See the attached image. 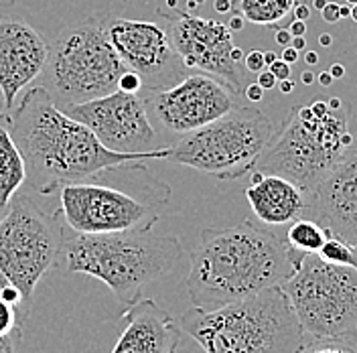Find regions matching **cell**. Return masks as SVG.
Returning <instances> with one entry per match:
<instances>
[{
  "instance_id": "obj_10",
  "label": "cell",
  "mask_w": 357,
  "mask_h": 353,
  "mask_svg": "<svg viewBox=\"0 0 357 353\" xmlns=\"http://www.w3.org/2000/svg\"><path fill=\"white\" fill-rule=\"evenodd\" d=\"M162 205V199L138 197L91 179L63 185L59 195V213L77 234L153 230Z\"/></svg>"
},
{
  "instance_id": "obj_35",
  "label": "cell",
  "mask_w": 357,
  "mask_h": 353,
  "mask_svg": "<svg viewBox=\"0 0 357 353\" xmlns=\"http://www.w3.org/2000/svg\"><path fill=\"white\" fill-rule=\"evenodd\" d=\"M276 43L280 45V47H287L292 41V35H290L289 27H280V29H276V39H274Z\"/></svg>"
},
{
  "instance_id": "obj_22",
  "label": "cell",
  "mask_w": 357,
  "mask_h": 353,
  "mask_svg": "<svg viewBox=\"0 0 357 353\" xmlns=\"http://www.w3.org/2000/svg\"><path fill=\"white\" fill-rule=\"evenodd\" d=\"M317 256L329 264L339 266H349L357 270V246L354 243L343 242L339 238H335L329 234V238L325 240V243L321 246V250L317 252Z\"/></svg>"
},
{
  "instance_id": "obj_46",
  "label": "cell",
  "mask_w": 357,
  "mask_h": 353,
  "mask_svg": "<svg viewBox=\"0 0 357 353\" xmlns=\"http://www.w3.org/2000/svg\"><path fill=\"white\" fill-rule=\"evenodd\" d=\"M341 147H343V149H351V147H354V136H351L349 130L341 134Z\"/></svg>"
},
{
  "instance_id": "obj_42",
  "label": "cell",
  "mask_w": 357,
  "mask_h": 353,
  "mask_svg": "<svg viewBox=\"0 0 357 353\" xmlns=\"http://www.w3.org/2000/svg\"><path fill=\"white\" fill-rule=\"evenodd\" d=\"M290 47H294V49L301 53V51H305V49H307V39H305V37H292Z\"/></svg>"
},
{
  "instance_id": "obj_33",
  "label": "cell",
  "mask_w": 357,
  "mask_h": 353,
  "mask_svg": "<svg viewBox=\"0 0 357 353\" xmlns=\"http://www.w3.org/2000/svg\"><path fill=\"white\" fill-rule=\"evenodd\" d=\"M244 96L252 102V104H258V102H262V98H264V89L260 88L258 84H248L244 89Z\"/></svg>"
},
{
  "instance_id": "obj_43",
  "label": "cell",
  "mask_w": 357,
  "mask_h": 353,
  "mask_svg": "<svg viewBox=\"0 0 357 353\" xmlns=\"http://www.w3.org/2000/svg\"><path fill=\"white\" fill-rule=\"evenodd\" d=\"M305 63H307V66H309V67L317 66V63H319V53H317V51H311V49H309V51L305 53Z\"/></svg>"
},
{
  "instance_id": "obj_38",
  "label": "cell",
  "mask_w": 357,
  "mask_h": 353,
  "mask_svg": "<svg viewBox=\"0 0 357 353\" xmlns=\"http://www.w3.org/2000/svg\"><path fill=\"white\" fill-rule=\"evenodd\" d=\"M213 8L220 15H227L234 10V0H213Z\"/></svg>"
},
{
  "instance_id": "obj_3",
  "label": "cell",
  "mask_w": 357,
  "mask_h": 353,
  "mask_svg": "<svg viewBox=\"0 0 357 353\" xmlns=\"http://www.w3.org/2000/svg\"><path fill=\"white\" fill-rule=\"evenodd\" d=\"M178 325L205 353H296L305 341L282 287L218 309L193 307Z\"/></svg>"
},
{
  "instance_id": "obj_24",
  "label": "cell",
  "mask_w": 357,
  "mask_h": 353,
  "mask_svg": "<svg viewBox=\"0 0 357 353\" xmlns=\"http://www.w3.org/2000/svg\"><path fill=\"white\" fill-rule=\"evenodd\" d=\"M13 333H22L21 307L6 303L0 299V337L13 335Z\"/></svg>"
},
{
  "instance_id": "obj_12",
  "label": "cell",
  "mask_w": 357,
  "mask_h": 353,
  "mask_svg": "<svg viewBox=\"0 0 357 353\" xmlns=\"http://www.w3.org/2000/svg\"><path fill=\"white\" fill-rule=\"evenodd\" d=\"M158 17L169 21V37L187 69H199L218 77L231 91L242 96L245 89V67L231 59L234 37L225 22L195 17L183 8H158Z\"/></svg>"
},
{
  "instance_id": "obj_36",
  "label": "cell",
  "mask_w": 357,
  "mask_h": 353,
  "mask_svg": "<svg viewBox=\"0 0 357 353\" xmlns=\"http://www.w3.org/2000/svg\"><path fill=\"white\" fill-rule=\"evenodd\" d=\"M282 49H284V51H282V55H280V59H282V61H287L289 66H292V63H296V61H298V55H301V53H298L294 47L287 45V47H282Z\"/></svg>"
},
{
  "instance_id": "obj_16",
  "label": "cell",
  "mask_w": 357,
  "mask_h": 353,
  "mask_svg": "<svg viewBox=\"0 0 357 353\" xmlns=\"http://www.w3.org/2000/svg\"><path fill=\"white\" fill-rule=\"evenodd\" d=\"M307 213L331 236L357 246V149L345 151L317 183Z\"/></svg>"
},
{
  "instance_id": "obj_44",
  "label": "cell",
  "mask_w": 357,
  "mask_h": 353,
  "mask_svg": "<svg viewBox=\"0 0 357 353\" xmlns=\"http://www.w3.org/2000/svg\"><path fill=\"white\" fill-rule=\"evenodd\" d=\"M329 73L333 75V80H341L345 75V67L341 66V63H335V66L329 67Z\"/></svg>"
},
{
  "instance_id": "obj_2",
  "label": "cell",
  "mask_w": 357,
  "mask_h": 353,
  "mask_svg": "<svg viewBox=\"0 0 357 353\" xmlns=\"http://www.w3.org/2000/svg\"><path fill=\"white\" fill-rule=\"evenodd\" d=\"M303 258L287 240L250 220L205 227L199 246L189 254L185 288L195 307L218 309L284 285Z\"/></svg>"
},
{
  "instance_id": "obj_39",
  "label": "cell",
  "mask_w": 357,
  "mask_h": 353,
  "mask_svg": "<svg viewBox=\"0 0 357 353\" xmlns=\"http://www.w3.org/2000/svg\"><path fill=\"white\" fill-rule=\"evenodd\" d=\"M244 17H242V15H240V13H236V15H231V17H229V21H227V29H229V31H231V33H234V31H242V29H244Z\"/></svg>"
},
{
  "instance_id": "obj_9",
  "label": "cell",
  "mask_w": 357,
  "mask_h": 353,
  "mask_svg": "<svg viewBox=\"0 0 357 353\" xmlns=\"http://www.w3.org/2000/svg\"><path fill=\"white\" fill-rule=\"evenodd\" d=\"M347 122L349 110L343 106L329 110L323 118L312 116L311 120H303L296 106H292L254 169L264 175L287 176L311 195L317 183L347 151L341 147V134L347 133Z\"/></svg>"
},
{
  "instance_id": "obj_53",
  "label": "cell",
  "mask_w": 357,
  "mask_h": 353,
  "mask_svg": "<svg viewBox=\"0 0 357 353\" xmlns=\"http://www.w3.org/2000/svg\"><path fill=\"white\" fill-rule=\"evenodd\" d=\"M17 0H0V6H13Z\"/></svg>"
},
{
  "instance_id": "obj_30",
  "label": "cell",
  "mask_w": 357,
  "mask_h": 353,
  "mask_svg": "<svg viewBox=\"0 0 357 353\" xmlns=\"http://www.w3.org/2000/svg\"><path fill=\"white\" fill-rule=\"evenodd\" d=\"M321 17H323V21L329 22V24H335V22L341 21V17H339V4L337 2H327L325 8L321 10Z\"/></svg>"
},
{
  "instance_id": "obj_25",
  "label": "cell",
  "mask_w": 357,
  "mask_h": 353,
  "mask_svg": "<svg viewBox=\"0 0 357 353\" xmlns=\"http://www.w3.org/2000/svg\"><path fill=\"white\" fill-rule=\"evenodd\" d=\"M0 299H4L6 303H10V305H17V307H21L22 303V294L19 288L15 287L2 272H0Z\"/></svg>"
},
{
  "instance_id": "obj_8",
  "label": "cell",
  "mask_w": 357,
  "mask_h": 353,
  "mask_svg": "<svg viewBox=\"0 0 357 353\" xmlns=\"http://www.w3.org/2000/svg\"><path fill=\"white\" fill-rule=\"evenodd\" d=\"M66 240L59 211L31 195H15L0 220V272L21 290L24 305L45 274L57 264Z\"/></svg>"
},
{
  "instance_id": "obj_6",
  "label": "cell",
  "mask_w": 357,
  "mask_h": 353,
  "mask_svg": "<svg viewBox=\"0 0 357 353\" xmlns=\"http://www.w3.org/2000/svg\"><path fill=\"white\" fill-rule=\"evenodd\" d=\"M276 134L274 122L256 106H236L222 118L187 133L169 147L167 158L175 165L236 181L252 173L258 158Z\"/></svg>"
},
{
  "instance_id": "obj_54",
  "label": "cell",
  "mask_w": 357,
  "mask_h": 353,
  "mask_svg": "<svg viewBox=\"0 0 357 353\" xmlns=\"http://www.w3.org/2000/svg\"><path fill=\"white\" fill-rule=\"evenodd\" d=\"M351 19L357 22V4H354V6H351Z\"/></svg>"
},
{
  "instance_id": "obj_29",
  "label": "cell",
  "mask_w": 357,
  "mask_h": 353,
  "mask_svg": "<svg viewBox=\"0 0 357 353\" xmlns=\"http://www.w3.org/2000/svg\"><path fill=\"white\" fill-rule=\"evenodd\" d=\"M268 69L274 73V77L278 80V82H282V80H289L290 77V66L287 61H282L280 57L272 63V66H268Z\"/></svg>"
},
{
  "instance_id": "obj_21",
  "label": "cell",
  "mask_w": 357,
  "mask_h": 353,
  "mask_svg": "<svg viewBox=\"0 0 357 353\" xmlns=\"http://www.w3.org/2000/svg\"><path fill=\"white\" fill-rule=\"evenodd\" d=\"M327 238H329V232L319 221L311 220V218H298L292 221L284 240L294 252L317 254Z\"/></svg>"
},
{
  "instance_id": "obj_15",
  "label": "cell",
  "mask_w": 357,
  "mask_h": 353,
  "mask_svg": "<svg viewBox=\"0 0 357 353\" xmlns=\"http://www.w3.org/2000/svg\"><path fill=\"white\" fill-rule=\"evenodd\" d=\"M49 57L43 33L19 15H0V91L10 112L22 89L37 82Z\"/></svg>"
},
{
  "instance_id": "obj_48",
  "label": "cell",
  "mask_w": 357,
  "mask_h": 353,
  "mask_svg": "<svg viewBox=\"0 0 357 353\" xmlns=\"http://www.w3.org/2000/svg\"><path fill=\"white\" fill-rule=\"evenodd\" d=\"M276 59H278V53H274V51H266V53H264V63H266V67L272 66Z\"/></svg>"
},
{
  "instance_id": "obj_41",
  "label": "cell",
  "mask_w": 357,
  "mask_h": 353,
  "mask_svg": "<svg viewBox=\"0 0 357 353\" xmlns=\"http://www.w3.org/2000/svg\"><path fill=\"white\" fill-rule=\"evenodd\" d=\"M314 80H317L314 71H311V69H307V71H301V82H303L305 86H311V84H314Z\"/></svg>"
},
{
  "instance_id": "obj_51",
  "label": "cell",
  "mask_w": 357,
  "mask_h": 353,
  "mask_svg": "<svg viewBox=\"0 0 357 353\" xmlns=\"http://www.w3.org/2000/svg\"><path fill=\"white\" fill-rule=\"evenodd\" d=\"M327 2H329V0H312V8L321 13V10L325 8V4H327Z\"/></svg>"
},
{
  "instance_id": "obj_32",
  "label": "cell",
  "mask_w": 357,
  "mask_h": 353,
  "mask_svg": "<svg viewBox=\"0 0 357 353\" xmlns=\"http://www.w3.org/2000/svg\"><path fill=\"white\" fill-rule=\"evenodd\" d=\"M292 15H294L296 21H307V19L311 17V6H309L305 0H294Z\"/></svg>"
},
{
  "instance_id": "obj_17",
  "label": "cell",
  "mask_w": 357,
  "mask_h": 353,
  "mask_svg": "<svg viewBox=\"0 0 357 353\" xmlns=\"http://www.w3.org/2000/svg\"><path fill=\"white\" fill-rule=\"evenodd\" d=\"M124 329L112 353H177L183 329L153 299H138L122 315Z\"/></svg>"
},
{
  "instance_id": "obj_34",
  "label": "cell",
  "mask_w": 357,
  "mask_h": 353,
  "mask_svg": "<svg viewBox=\"0 0 357 353\" xmlns=\"http://www.w3.org/2000/svg\"><path fill=\"white\" fill-rule=\"evenodd\" d=\"M289 31L292 37H305L307 35V22L305 21H294L289 24Z\"/></svg>"
},
{
  "instance_id": "obj_59",
  "label": "cell",
  "mask_w": 357,
  "mask_h": 353,
  "mask_svg": "<svg viewBox=\"0 0 357 353\" xmlns=\"http://www.w3.org/2000/svg\"><path fill=\"white\" fill-rule=\"evenodd\" d=\"M178 2H183V4H185V0H178Z\"/></svg>"
},
{
  "instance_id": "obj_57",
  "label": "cell",
  "mask_w": 357,
  "mask_h": 353,
  "mask_svg": "<svg viewBox=\"0 0 357 353\" xmlns=\"http://www.w3.org/2000/svg\"><path fill=\"white\" fill-rule=\"evenodd\" d=\"M195 2H197V4H199V6H201V4H203V2H205V0H195Z\"/></svg>"
},
{
  "instance_id": "obj_7",
  "label": "cell",
  "mask_w": 357,
  "mask_h": 353,
  "mask_svg": "<svg viewBox=\"0 0 357 353\" xmlns=\"http://www.w3.org/2000/svg\"><path fill=\"white\" fill-rule=\"evenodd\" d=\"M305 337H357V270L329 264L317 254L303 262L284 285Z\"/></svg>"
},
{
  "instance_id": "obj_52",
  "label": "cell",
  "mask_w": 357,
  "mask_h": 353,
  "mask_svg": "<svg viewBox=\"0 0 357 353\" xmlns=\"http://www.w3.org/2000/svg\"><path fill=\"white\" fill-rule=\"evenodd\" d=\"M114 4H120V6H126V4H130L132 0H112Z\"/></svg>"
},
{
  "instance_id": "obj_40",
  "label": "cell",
  "mask_w": 357,
  "mask_h": 353,
  "mask_svg": "<svg viewBox=\"0 0 357 353\" xmlns=\"http://www.w3.org/2000/svg\"><path fill=\"white\" fill-rule=\"evenodd\" d=\"M317 80H319V84L323 86V88H329L331 84H333V75L329 73V71H321L319 75H317Z\"/></svg>"
},
{
  "instance_id": "obj_20",
  "label": "cell",
  "mask_w": 357,
  "mask_h": 353,
  "mask_svg": "<svg viewBox=\"0 0 357 353\" xmlns=\"http://www.w3.org/2000/svg\"><path fill=\"white\" fill-rule=\"evenodd\" d=\"M294 0H238L236 10L245 21L264 27H276L292 13Z\"/></svg>"
},
{
  "instance_id": "obj_55",
  "label": "cell",
  "mask_w": 357,
  "mask_h": 353,
  "mask_svg": "<svg viewBox=\"0 0 357 353\" xmlns=\"http://www.w3.org/2000/svg\"><path fill=\"white\" fill-rule=\"evenodd\" d=\"M2 110H6V108H4V98H2V91H0V112Z\"/></svg>"
},
{
  "instance_id": "obj_26",
  "label": "cell",
  "mask_w": 357,
  "mask_h": 353,
  "mask_svg": "<svg viewBox=\"0 0 357 353\" xmlns=\"http://www.w3.org/2000/svg\"><path fill=\"white\" fill-rule=\"evenodd\" d=\"M118 89H120V91H126V93H140V91L144 89V84H142V80H140L138 73L126 69V71L122 73L120 82H118Z\"/></svg>"
},
{
  "instance_id": "obj_56",
  "label": "cell",
  "mask_w": 357,
  "mask_h": 353,
  "mask_svg": "<svg viewBox=\"0 0 357 353\" xmlns=\"http://www.w3.org/2000/svg\"><path fill=\"white\" fill-rule=\"evenodd\" d=\"M345 4H349V6H354V4H357V0H345Z\"/></svg>"
},
{
  "instance_id": "obj_18",
  "label": "cell",
  "mask_w": 357,
  "mask_h": 353,
  "mask_svg": "<svg viewBox=\"0 0 357 353\" xmlns=\"http://www.w3.org/2000/svg\"><path fill=\"white\" fill-rule=\"evenodd\" d=\"M245 199L254 216L266 225H287L303 218L309 207V195L290 179L264 175L256 185L245 189Z\"/></svg>"
},
{
  "instance_id": "obj_45",
  "label": "cell",
  "mask_w": 357,
  "mask_h": 353,
  "mask_svg": "<svg viewBox=\"0 0 357 353\" xmlns=\"http://www.w3.org/2000/svg\"><path fill=\"white\" fill-rule=\"evenodd\" d=\"M276 88L280 89L282 93H292V89H294V82L292 80H282V82H278V86Z\"/></svg>"
},
{
  "instance_id": "obj_47",
  "label": "cell",
  "mask_w": 357,
  "mask_h": 353,
  "mask_svg": "<svg viewBox=\"0 0 357 353\" xmlns=\"http://www.w3.org/2000/svg\"><path fill=\"white\" fill-rule=\"evenodd\" d=\"M339 17L341 19H351V6L349 4H339Z\"/></svg>"
},
{
  "instance_id": "obj_13",
  "label": "cell",
  "mask_w": 357,
  "mask_h": 353,
  "mask_svg": "<svg viewBox=\"0 0 357 353\" xmlns=\"http://www.w3.org/2000/svg\"><path fill=\"white\" fill-rule=\"evenodd\" d=\"M104 29L122 63L140 75L151 93L171 88L185 77L187 67L160 24L104 15Z\"/></svg>"
},
{
  "instance_id": "obj_5",
  "label": "cell",
  "mask_w": 357,
  "mask_h": 353,
  "mask_svg": "<svg viewBox=\"0 0 357 353\" xmlns=\"http://www.w3.org/2000/svg\"><path fill=\"white\" fill-rule=\"evenodd\" d=\"M126 69L106 35L104 15H93L55 35L39 86L66 110L118 89Z\"/></svg>"
},
{
  "instance_id": "obj_49",
  "label": "cell",
  "mask_w": 357,
  "mask_h": 353,
  "mask_svg": "<svg viewBox=\"0 0 357 353\" xmlns=\"http://www.w3.org/2000/svg\"><path fill=\"white\" fill-rule=\"evenodd\" d=\"M319 43L323 45V47H331V45H333V37H331L329 33H323V35L319 37Z\"/></svg>"
},
{
  "instance_id": "obj_23",
  "label": "cell",
  "mask_w": 357,
  "mask_h": 353,
  "mask_svg": "<svg viewBox=\"0 0 357 353\" xmlns=\"http://www.w3.org/2000/svg\"><path fill=\"white\" fill-rule=\"evenodd\" d=\"M296 353H357V343L341 337H311L309 341L305 337Z\"/></svg>"
},
{
  "instance_id": "obj_58",
  "label": "cell",
  "mask_w": 357,
  "mask_h": 353,
  "mask_svg": "<svg viewBox=\"0 0 357 353\" xmlns=\"http://www.w3.org/2000/svg\"><path fill=\"white\" fill-rule=\"evenodd\" d=\"M2 216H4V211H0V220H2Z\"/></svg>"
},
{
  "instance_id": "obj_14",
  "label": "cell",
  "mask_w": 357,
  "mask_h": 353,
  "mask_svg": "<svg viewBox=\"0 0 357 353\" xmlns=\"http://www.w3.org/2000/svg\"><path fill=\"white\" fill-rule=\"evenodd\" d=\"M238 93L207 73L185 75L178 84L146 98L156 120L177 134H187L236 108Z\"/></svg>"
},
{
  "instance_id": "obj_28",
  "label": "cell",
  "mask_w": 357,
  "mask_h": 353,
  "mask_svg": "<svg viewBox=\"0 0 357 353\" xmlns=\"http://www.w3.org/2000/svg\"><path fill=\"white\" fill-rule=\"evenodd\" d=\"M22 333H13L6 337H0V353H19Z\"/></svg>"
},
{
  "instance_id": "obj_19",
  "label": "cell",
  "mask_w": 357,
  "mask_h": 353,
  "mask_svg": "<svg viewBox=\"0 0 357 353\" xmlns=\"http://www.w3.org/2000/svg\"><path fill=\"white\" fill-rule=\"evenodd\" d=\"M26 181L21 151L8 128V110L0 112V211H6L10 199Z\"/></svg>"
},
{
  "instance_id": "obj_4",
  "label": "cell",
  "mask_w": 357,
  "mask_h": 353,
  "mask_svg": "<svg viewBox=\"0 0 357 353\" xmlns=\"http://www.w3.org/2000/svg\"><path fill=\"white\" fill-rule=\"evenodd\" d=\"M67 272L88 274L102 280L114 296L130 307L149 283L171 272L183 256L175 236H156L153 230H128L114 234H73L63 240Z\"/></svg>"
},
{
  "instance_id": "obj_50",
  "label": "cell",
  "mask_w": 357,
  "mask_h": 353,
  "mask_svg": "<svg viewBox=\"0 0 357 353\" xmlns=\"http://www.w3.org/2000/svg\"><path fill=\"white\" fill-rule=\"evenodd\" d=\"M341 106H343V102H341L339 98H331V100H329V108H331V110H339Z\"/></svg>"
},
{
  "instance_id": "obj_31",
  "label": "cell",
  "mask_w": 357,
  "mask_h": 353,
  "mask_svg": "<svg viewBox=\"0 0 357 353\" xmlns=\"http://www.w3.org/2000/svg\"><path fill=\"white\" fill-rule=\"evenodd\" d=\"M256 84H258L260 88L266 91V89L276 88V86H278V80L274 77V73H272L270 69H268V71H264V69H262V71L258 73V80H256Z\"/></svg>"
},
{
  "instance_id": "obj_27",
  "label": "cell",
  "mask_w": 357,
  "mask_h": 353,
  "mask_svg": "<svg viewBox=\"0 0 357 353\" xmlns=\"http://www.w3.org/2000/svg\"><path fill=\"white\" fill-rule=\"evenodd\" d=\"M244 67L248 73H260L264 67H266V63H264V53L262 51H250V53H245L244 57Z\"/></svg>"
},
{
  "instance_id": "obj_37",
  "label": "cell",
  "mask_w": 357,
  "mask_h": 353,
  "mask_svg": "<svg viewBox=\"0 0 357 353\" xmlns=\"http://www.w3.org/2000/svg\"><path fill=\"white\" fill-rule=\"evenodd\" d=\"M311 110H312V114L317 116V118H323L325 114H329V110H331V108H329V102L314 100V102L311 104Z\"/></svg>"
},
{
  "instance_id": "obj_1",
  "label": "cell",
  "mask_w": 357,
  "mask_h": 353,
  "mask_svg": "<svg viewBox=\"0 0 357 353\" xmlns=\"http://www.w3.org/2000/svg\"><path fill=\"white\" fill-rule=\"evenodd\" d=\"M8 128L24 160L26 181L39 195H53L69 183L155 158L106 149L86 124L57 108L41 86L26 89L21 104L8 112Z\"/></svg>"
},
{
  "instance_id": "obj_11",
  "label": "cell",
  "mask_w": 357,
  "mask_h": 353,
  "mask_svg": "<svg viewBox=\"0 0 357 353\" xmlns=\"http://www.w3.org/2000/svg\"><path fill=\"white\" fill-rule=\"evenodd\" d=\"M63 112L86 124L96 138L114 153L167 158L169 147H160L158 134L151 124L149 102L142 93L114 89L112 93L69 106Z\"/></svg>"
}]
</instances>
